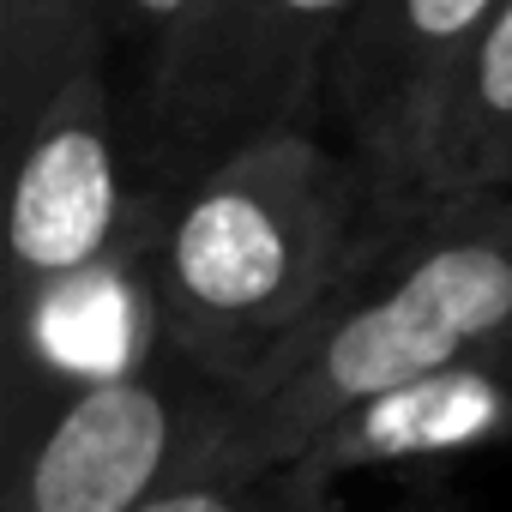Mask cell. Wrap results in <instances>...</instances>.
<instances>
[{
    "label": "cell",
    "mask_w": 512,
    "mask_h": 512,
    "mask_svg": "<svg viewBox=\"0 0 512 512\" xmlns=\"http://www.w3.org/2000/svg\"><path fill=\"white\" fill-rule=\"evenodd\" d=\"M374 241L368 169L326 127L253 139L163 199L139 266L151 332L235 392L326 314Z\"/></svg>",
    "instance_id": "1"
},
{
    "label": "cell",
    "mask_w": 512,
    "mask_h": 512,
    "mask_svg": "<svg viewBox=\"0 0 512 512\" xmlns=\"http://www.w3.org/2000/svg\"><path fill=\"white\" fill-rule=\"evenodd\" d=\"M458 368H512V187L386 229L326 314L229 392L205 464L284 470L350 410Z\"/></svg>",
    "instance_id": "2"
},
{
    "label": "cell",
    "mask_w": 512,
    "mask_h": 512,
    "mask_svg": "<svg viewBox=\"0 0 512 512\" xmlns=\"http://www.w3.org/2000/svg\"><path fill=\"white\" fill-rule=\"evenodd\" d=\"M362 0H211L145 73H133L127 139L145 193L187 181L290 127H320V91Z\"/></svg>",
    "instance_id": "3"
},
{
    "label": "cell",
    "mask_w": 512,
    "mask_h": 512,
    "mask_svg": "<svg viewBox=\"0 0 512 512\" xmlns=\"http://www.w3.org/2000/svg\"><path fill=\"white\" fill-rule=\"evenodd\" d=\"M133 139L109 61L67 79L13 145L7 199V320L31 332L55 302L139 272L163 199L127 181Z\"/></svg>",
    "instance_id": "4"
},
{
    "label": "cell",
    "mask_w": 512,
    "mask_h": 512,
    "mask_svg": "<svg viewBox=\"0 0 512 512\" xmlns=\"http://www.w3.org/2000/svg\"><path fill=\"white\" fill-rule=\"evenodd\" d=\"M223 422L229 386L151 344L55 404L37 440L13 452L0 512H145L211 458Z\"/></svg>",
    "instance_id": "5"
},
{
    "label": "cell",
    "mask_w": 512,
    "mask_h": 512,
    "mask_svg": "<svg viewBox=\"0 0 512 512\" xmlns=\"http://www.w3.org/2000/svg\"><path fill=\"white\" fill-rule=\"evenodd\" d=\"M500 7L506 0H362L356 7L326 67L320 127L368 169V187L392 169L428 97Z\"/></svg>",
    "instance_id": "6"
},
{
    "label": "cell",
    "mask_w": 512,
    "mask_h": 512,
    "mask_svg": "<svg viewBox=\"0 0 512 512\" xmlns=\"http://www.w3.org/2000/svg\"><path fill=\"white\" fill-rule=\"evenodd\" d=\"M506 187H512V0L452 61L416 133L374 181V223L386 235L434 205L506 193Z\"/></svg>",
    "instance_id": "7"
},
{
    "label": "cell",
    "mask_w": 512,
    "mask_h": 512,
    "mask_svg": "<svg viewBox=\"0 0 512 512\" xmlns=\"http://www.w3.org/2000/svg\"><path fill=\"white\" fill-rule=\"evenodd\" d=\"M512 434V368H458L404 392H386L326 428L296 470L344 500V476L356 470H410V464H458Z\"/></svg>",
    "instance_id": "8"
},
{
    "label": "cell",
    "mask_w": 512,
    "mask_h": 512,
    "mask_svg": "<svg viewBox=\"0 0 512 512\" xmlns=\"http://www.w3.org/2000/svg\"><path fill=\"white\" fill-rule=\"evenodd\" d=\"M109 0H0V127L19 145L49 97L109 61Z\"/></svg>",
    "instance_id": "9"
},
{
    "label": "cell",
    "mask_w": 512,
    "mask_h": 512,
    "mask_svg": "<svg viewBox=\"0 0 512 512\" xmlns=\"http://www.w3.org/2000/svg\"><path fill=\"white\" fill-rule=\"evenodd\" d=\"M344 500L320 494L296 464L260 470V476H235L217 464H199L175 488H163L145 512H338Z\"/></svg>",
    "instance_id": "10"
},
{
    "label": "cell",
    "mask_w": 512,
    "mask_h": 512,
    "mask_svg": "<svg viewBox=\"0 0 512 512\" xmlns=\"http://www.w3.org/2000/svg\"><path fill=\"white\" fill-rule=\"evenodd\" d=\"M211 0H109V49L127 55L133 73H145L169 43L187 37V25Z\"/></svg>",
    "instance_id": "11"
},
{
    "label": "cell",
    "mask_w": 512,
    "mask_h": 512,
    "mask_svg": "<svg viewBox=\"0 0 512 512\" xmlns=\"http://www.w3.org/2000/svg\"><path fill=\"white\" fill-rule=\"evenodd\" d=\"M338 512H374V506H338Z\"/></svg>",
    "instance_id": "12"
}]
</instances>
